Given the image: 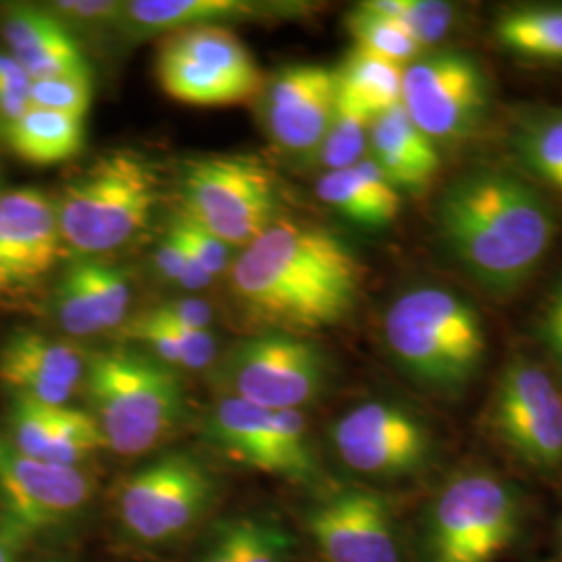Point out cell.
Here are the masks:
<instances>
[{
    "instance_id": "obj_1",
    "label": "cell",
    "mask_w": 562,
    "mask_h": 562,
    "mask_svg": "<svg viewBox=\"0 0 562 562\" xmlns=\"http://www.w3.org/2000/svg\"><path fill=\"white\" fill-rule=\"evenodd\" d=\"M362 267L334 232L278 220L241 248L229 283L241 313L267 331L302 336L340 323L357 304Z\"/></svg>"
},
{
    "instance_id": "obj_2",
    "label": "cell",
    "mask_w": 562,
    "mask_h": 562,
    "mask_svg": "<svg viewBox=\"0 0 562 562\" xmlns=\"http://www.w3.org/2000/svg\"><path fill=\"white\" fill-rule=\"evenodd\" d=\"M436 229L446 255L494 294H513L529 280L557 236V213L519 176L477 167L443 188Z\"/></svg>"
},
{
    "instance_id": "obj_3",
    "label": "cell",
    "mask_w": 562,
    "mask_h": 562,
    "mask_svg": "<svg viewBox=\"0 0 562 562\" xmlns=\"http://www.w3.org/2000/svg\"><path fill=\"white\" fill-rule=\"evenodd\" d=\"M383 338L413 382L443 396L464 392L487 355L482 315L442 285L411 288L392 302Z\"/></svg>"
},
{
    "instance_id": "obj_4",
    "label": "cell",
    "mask_w": 562,
    "mask_h": 562,
    "mask_svg": "<svg viewBox=\"0 0 562 562\" xmlns=\"http://www.w3.org/2000/svg\"><path fill=\"white\" fill-rule=\"evenodd\" d=\"M81 390L106 448L123 457L155 450L183 415V387L173 367L132 348L90 355Z\"/></svg>"
},
{
    "instance_id": "obj_5",
    "label": "cell",
    "mask_w": 562,
    "mask_h": 562,
    "mask_svg": "<svg viewBox=\"0 0 562 562\" xmlns=\"http://www.w3.org/2000/svg\"><path fill=\"white\" fill-rule=\"evenodd\" d=\"M522 492L487 469L452 475L425 504L417 529V562H498L519 542Z\"/></svg>"
},
{
    "instance_id": "obj_6",
    "label": "cell",
    "mask_w": 562,
    "mask_h": 562,
    "mask_svg": "<svg viewBox=\"0 0 562 562\" xmlns=\"http://www.w3.org/2000/svg\"><path fill=\"white\" fill-rule=\"evenodd\" d=\"M159 201L155 169L134 153H109L69 181L57 206L60 238L83 257L117 250L150 222Z\"/></svg>"
},
{
    "instance_id": "obj_7",
    "label": "cell",
    "mask_w": 562,
    "mask_h": 562,
    "mask_svg": "<svg viewBox=\"0 0 562 562\" xmlns=\"http://www.w3.org/2000/svg\"><path fill=\"white\" fill-rule=\"evenodd\" d=\"M181 201L186 217L229 248H246L278 222V183L252 157L209 155L186 162Z\"/></svg>"
},
{
    "instance_id": "obj_8",
    "label": "cell",
    "mask_w": 562,
    "mask_h": 562,
    "mask_svg": "<svg viewBox=\"0 0 562 562\" xmlns=\"http://www.w3.org/2000/svg\"><path fill=\"white\" fill-rule=\"evenodd\" d=\"M157 76L165 94L194 106H232L262 90L259 65L240 38L223 25H202L162 42Z\"/></svg>"
},
{
    "instance_id": "obj_9",
    "label": "cell",
    "mask_w": 562,
    "mask_h": 562,
    "mask_svg": "<svg viewBox=\"0 0 562 562\" xmlns=\"http://www.w3.org/2000/svg\"><path fill=\"white\" fill-rule=\"evenodd\" d=\"M329 438L350 471L382 482L422 475L438 450L431 427L415 411L392 401L352 406L331 425Z\"/></svg>"
},
{
    "instance_id": "obj_10",
    "label": "cell",
    "mask_w": 562,
    "mask_h": 562,
    "mask_svg": "<svg viewBox=\"0 0 562 562\" xmlns=\"http://www.w3.org/2000/svg\"><path fill=\"white\" fill-rule=\"evenodd\" d=\"M213 501V480L183 452L162 454L125 477L117 492V517L125 533L142 543L180 538Z\"/></svg>"
},
{
    "instance_id": "obj_11",
    "label": "cell",
    "mask_w": 562,
    "mask_h": 562,
    "mask_svg": "<svg viewBox=\"0 0 562 562\" xmlns=\"http://www.w3.org/2000/svg\"><path fill=\"white\" fill-rule=\"evenodd\" d=\"M402 106L431 140H464L487 115L490 80L482 63L467 53L422 55L404 67Z\"/></svg>"
},
{
    "instance_id": "obj_12",
    "label": "cell",
    "mask_w": 562,
    "mask_h": 562,
    "mask_svg": "<svg viewBox=\"0 0 562 562\" xmlns=\"http://www.w3.org/2000/svg\"><path fill=\"white\" fill-rule=\"evenodd\" d=\"M490 423L504 448L542 475L562 471V392L536 362L513 359L494 387Z\"/></svg>"
},
{
    "instance_id": "obj_13",
    "label": "cell",
    "mask_w": 562,
    "mask_h": 562,
    "mask_svg": "<svg viewBox=\"0 0 562 562\" xmlns=\"http://www.w3.org/2000/svg\"><path fill=\"white\" fill-rule=\"evenodd\" d=\"M325 378L319 346L283 331L241 340L225 361L229 396L267 411H299L322 394Z\"/></svg>"
},
{
    "instance_id": "obj_14",
    "label": "cell",
    "mask_w": 562,
    "mask_h": 562,
    "mask_svg": "<svg viewBox=\"0 0 562 562\" xmlns=\"http://www.w3.org/2000/svg\"><path fill=\"white\" fill-rule=\"evenodd\" d=\"M209 436L232 461L248 469L296 483L319 477L301 411H267L225 396L213 411Z\"/></svg>"
},
{
    "instance_id": "obj_15",
    "label": "cell",
    "mask_w": 562,
    "mask_h": 562,
    "mask_svg": "<svg viewBox=\"0 0 562 562\" xmlns=\"http://www.w3.org/2000/svg\"><path fill=\"white\" fill-rule=\"evenodd\" d=\"M306 529L325 562H404L390 501L375 490L341 487L306 513Z\"/></svg>"
},
{
    "instance_id": "obj_16",
    "label": "cell",
    "mask_w": 562,
    "mask_h": 562,
    "mask_svg": "<svg viewBox=\"0 0 562 562\" xmlns=\"http://www.w3.org/2000/svg\"><path fill=\"white\" fill-rule=\"evenodd\" d=\"M92 498L80 467L32 459L0 434V506L32 533L76 517Z\"/></svg>"
},
{
    "instance_id": "obj_17",
    "label": "cell",
    "mask_w": 562,
    "mask_h": 562,
    "mask_svg": "<svg viewBox=\"0 0 562 562\" xmlns=\"http://www.w3.org/2000/svg\"><path fill=\"white\" fill-rule=\"evenodd\" d=\"M63 250L57 206L38 188L0 194V294L36 288Z\"/></svg>"
},
{
    "instance_id": "obj_18",
    "label": "cell",
    "mask_w": 562,
    "mask_h": 562,
    "mask_svg": "<svg viewBox=\"0 0 562 562\" xmlns=\"http://www.w3.org/2000/svg\"><path fill=\"white\" fill-rule=\"evenodd\" d=\"M338 78L323 65H292L265 88L262 117L273 142L294 155L317 157L334 115Z\"/></svg>"
},
{
    "instance_id": "obj_19",
    "label": "cell",
    "mask_w": 562,
    "mask_h": 562,
    "mask_svg": "<svg viewBox=\"0 0 562 562\" xmlns=\"http://www.w3.org/2000/svg\"><path fill=\"white\" fill-rule=\"evenodd\" d=\"M88 355L78 344L20 329L0 346V383L13 398L65 406L80 392Z\"/></svg>"
},
{
    "instance_id": "obj_20",
    "label": "cell",
    "mask_w": 562,
    "mask_h": 562,
    "mask_svg": "<svg viewBox=\"0 0 562 562\" xmlns=\"http://www.w3.org/2000/svg\"><path fill=\"white\" fill-rule=\"evenodd\" d=\"M132 288L127 273L106 262L81 259L60 278L55 308L71 338L115 331L127 319Z\"/></svg>"
},
{
    "instance_id": "obj_21",
    "label": "cell",
    "mask_w": 562,
    "mask_h": 562,
    "mask_svg": "<svg viewBox=\"0 0 562 562\" xmlns=\"http://www.w3.org/2000/svg\"><path fill=\"white\" fill-rule=\"evenodd\" d=\"M9 55L34 80L90 74L71 30L48 9L15 7L2 21Z\"/></svg>"
},
{
    "instance_id": "obj_22",
    "label": "cell",
    "mask_w": 562,
    "mask_h": 562,
    "mask_svg": "<svg viewBox=\"0 0 562 562\" xmlns=\"http://www.w3.org/2000/svg\"><path fill=\"white\" fill-rule=\"evenodd\" d=\"M367 157L398 190H422L440 169L436 142L413 123L402 102L375 115L369 130Z\"/></svg>"
},
{
    "instance_id": "obj_23",
    "label": "cell",
    "mask_w": 562,
    "mask_h": 562,
    "mask_svg": "<svg viewBox=\"0 0 562 562\" xmlns=\"http://www.w3.org/2000/svg\"><path fill=\"white\" fill-rule=\"evenodd\" d=\"M317 196L348 222L369 229L385 227L401 215V190L369 157L348 169L325 171L317 181Z\"/></svg>"
},
{
    "instance_id": "obj_24",
    "label": "cell",
    "mask_w": 562,
    "mask_h": 562,
    "mask_svg": "<svg viewBox=\"0 0 562 562\" xmlns=\"http://www.w3.org/2000/svg\"><path fill=\"white\" fill-rule=\"evenodd\" d=\"M267 9L246 0H132L125 2L123 32L132 36H157L202 25H225L227 21L261 15Z\"/></svg>"
},
{
    "instance_id": "obj_25",
    "label": "cell",
    "mask_w": 562,
    "mask_h": 562,
    "mask_svg": "<svg viewBox=\"0 0 562 562\" xmlns=\"http://www.w3.org/2000/svg\"><path fill=\"white\" fill-rule=\"evenodd\" d=\"M294 538L278 519L241 515L217 522L201 562H290Z\"/></svg>"
},
{
    "instance_id": "obj_26",
    "label": "cell",
    "mask_w": 562,
    "mask_h": 562,
    "mask_svg": "<svg viewBox=\"0 0 562 562\" xmlns=\"http://www.w3.org/2000/svg\"><path fill=\"white\" fill-rule=\"evenodd\" d=\"M7 142L25 162L59 165L80 155L83 120L32 106L20 120L7 123Z\"/></svg>"
},
{
    "instance_id": "obj_27",
    "label": "cell",
    "mask_w": 562,
    "mask_h": 562,
    "mask_svg": "<svg viewBox=\"0 0 562 562\" xmlns=\"http://www.w3.org/2000/svg\"><path fill=\"white\" fill-rule=\"evenodd\" d=\"M506 50L522 59L562 63V7H522L506 11L494 25Z\"/></svg>"
},
{
    "instance_id": "obj_28",
    "label": "cell",
    "mask_w": 562,
    "mask_h": 562,
    "mask_svg": "<svg viewBox=\"0 0 562 562\" xmlns=\"http://www.w3.org/2000/svg\"><path fill=\"white\" fill-rule=\"evenodd\" d=\"M402 74L404 67L401 65L364 53L361 48H355L341 63L340 69H336L341 92L359 102L371 115H380L401 104Z\"/></svg>"
},
{
    "instance_id": "obj_29",
    "label": "cell",
    "mask_w": 562,
    "mask_h": 562,
    "mask_svg": "<svg viewBox=\"0 0 562 562\" xmlns=\"http://www.w3.org/2000/svg\"><path fill=\"white\" fill-rule=\"evenodd\" d=\"M513 148L522 167L562 192V109H542L522 117Z\"/></svg>"
},
{
    "instance_id": "obj_30",
    "label": "cell",
    "mask_w": 562,
    "mask_h": 562,
    "mask_svg": "<svg viewBox=\"0 0 562 562\" xmlns=\"http://www.w3.org/2000/svg\"><path fill=\"white\" fill-rule=\"evenodd\" d=\"M375 115H371L364 106L352 101L338 88L334 115L315 159H319L327 171L355 167L367 157L369 130Z\"/></svg>"
},
{
    "instance_id": "obj_31",
    "label": "cell",
    "mask_w": 562,
    "mask_h": 562,
    "mask_svg": "<svg viewBox=\"0 0 562 562\" xmlns=\"http://www.w3.org/2000/svg\"><path fill=\"white\" fill-rule=\"evenodd\" d=\"M106 448L104 436L90 411L76 406H55L44 461L80 467L81 462Z\"/></svg>"
},
{
    "instance_id": "obj_32",
    "label": "cell",
    "mask_w": 562,
    "mask_h": 562,
    "mask_svg": "<svg viewBox=\"0 0 562 562\" xmlns=\"http://www.w3.org/2000/svg\"><path fill=\"white\" fill-rule=\"evenodd\" d=\"M361 4L401 23L422 48L442 42L457 25V7L440 0H369Z\"/></svg>"
},
{
    "instance_id": "obj_33",
    "label": "cell",
    "mask_w": 562,
    "mask_h": 562,
    "mask_svg": "<svg viewBox=\"0 0 562 562\" xmlns=\"http://www.w3.org/2000/svg\"><path fill=\"white\" fill-rule=\"evenodd\" d=\"M346 27L357 42V48L371 53L375 57L392 60L401 67H406L408 63L419 59L423 55L422 46L413 41V36L402 27L401 23L382 18L364 9L362 4L355 7L348 13Z\"/></svg>"
},
{
    "instance_id": "obj_34",
    "label": "cell",
    "mask_w": 562,
    "mask_h": 562,
    "mask_svg": "<svg viewBox=\"0 0 562 562\" xmlns=\"http://www.w3.org/2000/svg\"><path fill=\"white\" fill-rule=\"evenodd\" d=\"M92 80L90 74H67L57 78L32 81L30 102L32 106L57 111L83 120L92 104Z\"/></svg>"
},
{
    "instance_id": "obj_35",
    "label": "cell",
    "mask_w": 562,
    "mask_h": 562,
    "mask_svg": "<svg viewBox=\"0 0 562 562\" xmlns=\"http://www.w3.org/2000/svg\"><path fill=\"white\" fill-rule=\"evenodd\" d=\"M48 9L67 27H83L88 32H109L123 27L125 2L117 0H57Z\"/></svg>"
},
{
    "instance_id": "obj_36",
    "label": "cell",
    "mask_w": 562,
    "mask_h": 562,
    "mask_svg": "<svg viewBox=\"0 0 562 562\" xmlns=\"http://www.w3.org/2000/svg\"><path fill=\"white\" fill-rule=\"evenodd\" d=\"M32 78L9 53H0V117L7 123L20 120L32 109Z\"/></svg>"
},
{
    "instance_id": "obj_37",
    "label": "cell",
    "mask_w": 562,
    "mask_h": 562,
    "mask_svg": "<svg viewBox=\"0 0 562 562\" xmlns=\"http://www.w3.org/2000/svg\"><path fill=\"white\" fill-rule=\"evenodd\" d=\"M173 225L180 232L183 241L188 244V248L192 250V255L213 276V280L227 271V267H229V246L227 244L217 240L213 234H209L204 227L192 222L190 217H186L183 213L176 217Z\"/></svg>"
},
{
    "instance_id": "obj_38",
    "label": "cell",
    "mask_w": 562,
    "mask_h": 562,
    "mask_svg": "<svg viewBox=\"0 0 562 562\" xmlns=\"http://www.w3.org/2000/svg\"><path fill=\"white\" fill-rule=\"evenodd\" d=\"M538 329L543 348L562 378V278L546 301Z\"/></svg>"
},
{
    "instance_id": "obj_39",
    "label": "cell",
    "mask_w": 562,
    "mask_h": 562,
    "mask_svg": "<svg viewBox=\"0 0 562 562\" xmlns=\"http://www.w3.org/2000/svg\"><path fill=\"white\" fill-rule=\"evenodd\" d=\"M159 315L171 319V322L181 323L192 329H209L213 322V308L199 299H181V301L162 302L153 306Z\"/></svg>"
},
{
    "instance_id": "obj_40",
    "label": "cell",
    "mask_w": 562,
    "mask_h": 562,
    "mask_svg": "<svg viewBox=\"0 0 562 562\" xmlns=\"http://www.w3.org/2000/svg\"><path fill=\"white\" fill-rule=\"evenodd\" d=\"M32 536L27 527L0 506V562H20Z\"/></svg>"
},
{
    "instance_id": "obj_41",
    "label": "cell",
    "mask_w": 562,
    "mask_h": 562,
    "mask_svg": "<svg viewBox=\"0 0 562 562\" xmlns=\"http://www.w3.org/2000/svg\"><path fill=\"white\" fill-rule=\"evenodd\" d=\"M183 262H186V248H183L178 229L171 225L155 252V265H157V271L161 273L162 280L180 283Z\"/></svg>"
},
{
    "instance_id": "obj_42",
    "label": "cell",
    "mask_w": 562,
    "mask_h": 562,
    "mask_svg": "<svg viewBox=\"0 0 562 562\" xmlns=\"http://www.w3.org/2000/svg\"><path fill=\"white\" fill-rule=\"evenodd\" d=\"M557 546H559V552L562 557V519L559 521V527H557Z\"/></svg>"
},
{
    "instance_id": "obj_43",
    "label": "cell",
    "mask_w": 562,
    "mask_h": 562,
    "mask_svg": "<svg viewBox=\"0 0 562 562\" xmlns=\"http://www.w3.org/2000/svg\"><path fill=\"white\" fill-rule=\"evenodd\" d=\"M46 562H57V561H46Z\"/></svg>"
}]
</instances>
